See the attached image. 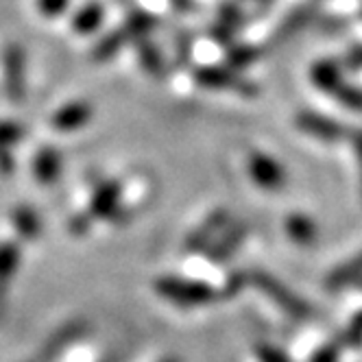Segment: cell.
Listing matches in <instances>:
<instances>
[{"instance_id":"1","label":"cell","mask_w":362,"mask_h":362,"mask_svg":"<svg viewBox=\"0 0 362 362\" xmlns=\"http://www.w3.org/2000/svg\"><path fill=\"white\" fill-rule=\"evenodd\" d=\"M155 27H158V18L153 13L142 11V9L132 11L122 20V24H118L114 31L105 33L96 42V46L92 48V55H90L92 62H96V64L110 62L127 44H136L138 40L146 37Z\"/></svg>"},{"instance_id":"2","label":"cell","mask_w":362,"mask_h":362,"mask_svg":"<svg viewBox=\"0 0 362 362\" xmlns=\"http://www.w3.org/2000/svg\"><path fill=\"white\" fill-rule=\"evenodd\" d=\"M249 284L260 291L267 299H271L284 315H288L295 321H310L315 317V308L310 305L303 297H299L295 291H291L281 279H277L273 273L264 269L249 271Z\"/></svg>"},{"instance_id":"3","label":"cell","mask_w":362,"mask_h":362,"mask_svg":"<svg viewBox=\"0 0 362 362\" xmlns=\"http://www.w3.org/2000/svg\"><path fill=\"white\" fill-rule=\"evenodd\" d=\"M155 293L177 308H201L212 303L218 297V293L208 281L177 277V275H164L160 279H155Z\"/></svg>"},{"instance_id":"4","label":"cell","mask_w":362,"mask_h":362,"mask_svg":"<svg viewBox=\"0 0 362 362\" xmlns=\"http://www.w3.org/2000/svg\"><path fill=\"white\" fill-rule=\"evenodd\" d=\"M194 83L203 90L236 92L245 98H255L260 94V88L251 79L229 66H199L194 70Z\"/></svg>"},{"instance_id":"5","label":"cell","mask_w":362,"mask_h":362,"mask_svg":"<svg viewBox=\"0 0 362 362\" xmlns=\"http://www.w3.org/2000/svg\"><path fill=\"white\" fill-rule=\"evenodd\" d=\"M3 88L13 105L27 98V53L20 44H7L3 50Z\"/></svg>"},{"instance_id":"6","label":"cell","mask_w":362,"mask_h":362,"mask_svg":"<svg viewBox=\"0 0 362 362\" xmlns=\"http://www.w3.org/2000/svg\"><path fill=\"white\" fill-rule=\"evenodd\" d=\"M247 173L253 179V184L257 188H262L267 192H279L286 188L288 175L284 170V166L271 158V155L262 151H251L247 158Z\"/></svg>"},{"instance_id":"7","label":"cell","mask_w":362,"mask_h":362,"mask_svg":"<svg viewBox=\"0 0 362 362\" xmlns=\"http://www.w3.org/2000/svg\"><path fill=\"white\" fill-rule=\"evenodd\" d=\"M234 221L231 218V212L227 208H216L212 210L208 216H205L190 234L186 236L184 240V251L190 253V255H197V253H203V251H208L216 238L225 231V227Z\"/></svg>"},{"instance_id":"8","label":"cell","mask_w":362,"mask_h":362,"mask_svg":"<svg viewBox=\"0 0 362 362\" xmlns=\"http://www.w3.org/2000/svg\"><path fill=\"white\" fill-rule=\"evenodd\" d=\"M295 127L299 132L308 138H315L319 142L325 144H334V142H341L349 136L347 127L339 120H334L325 114L313 112V110H303L297 112L295 116Z\"/></svg>"},{"instance_id":"9","label":"cell","mask_w":362,"mask_h":362,"mask_svg":"<svg viewBox=\"0 0 362 362\" xmlns=\"http://www.w3.org/2000/svg\"><path fill=\"white\" fill-rule=\"evenodd\" d=\"M86 334H88V321H83V319L66 321L44 341V345L37 354V362H59V358L70 347L79 343Z\"/></svg>"},{"instance_id":"10","label":"cell","mask_w":362,"mask_h":362,"mask_svg":"<svg viewBox=\"0 0 362 362\" xmlns=\"http://www.w3.org/2000/svg\"><path fill=\"white\" fill-rule=\"evenodd\" d=\"M122 181L120 179H107L103 181V184L96 186V190L92 192V199H90V205L86 210V216L90 218V223H98V221H105V218H112L122 205Z\"/></svg>"},{"instance_id":"11","label":"cell","mask_w":362,"mask_h":362,"mask_svg":"<svg viewBox=\"0 0 362 362\" xmlns=\"http://www.w3.org/2000/svg\"><path fill=\"white\" fill-rule=\"evenodd\" d=\"M249 238V225L245 221H231L223 234L216 238V243L205 251L208 253V260L212 264H225L234 257L240 247L245 245V240Z\"/></svg>"},{"instance_id":"12","label":"cell","mask_w":362,"mask_h":362,"mask_svg":"<svg viewBox=\"0 0 362 362\" xmlns=\"http://www.w3.org/2000/svg\"><path fill=\"white\" fill-rule=\"evenodd\" d=\"M245 24V11L240 5L236 3H223L221 9H218V16H216V22L212 24V40L223 44V46H229L234 42L236 33L243 29Z\"/></svg>"},{"instance_id":"13","label":"cell","mask_w":362,"mask_h":362,"mask_svg":"<svg viewBox=\"0 0 362 362\" xmlns=\"http://www.w3.org/2000/svg\"><path fill=\"white\" fill-rule=\"evenodd\" d=\"M92 118H94V107L88 100H70L53 114L50 124L57 132L68 134V132H76V129H83Z\"/></svg>"},{"instance_id":"14","label":"cell","mask_w":362,"mask_h":362,"mask_svg":"<svg viewBox=\"0 0 362 362\" xmlns=\"http://www.w3.org/2000/svg\"><path fill=\"white\" fill-rule=\"evenodd\" d=\"M20 267V247L16 243H0V319L7 313L9 291Z\"/></svg>"},{"instance_id":"15","label":"cell","mask_w":362,"mask_h":362,"mask_svg":"<svg viewBox=\"0 0 362 362\" xmlns=\"http://www.w3.org/2000/svg\"><path fill=\"white\" fill-rule=\"evenodd\" d=\"M317 18V5L308 3V5H299L295 7L286 18L279 22V27L275 29L273 37H271V46H281L284 42L293 40L295 35H299L303 29L310 27V22Z\"/></svg>"},{"instance_id":"16","label":"cell","mask_w":362,"mask_h":362,"mask_svg":"<svg viewBox=\"0 0 362 362\" xmlns=\"http://www.w3.org/2000/svg\"><path fill=\"white\" fill-rule=\"evenodd\" d=\"M64 173V158L55 146H42L33 158V177L42 186H53Z\"/></svg>"},{"instance_id":"17","label":"cell","mask_w":362,"mask_h":362,"mask_svg":"<svg viewBox=\"0 0 362 362\" xmlns=\"http://www.w3.org/2000/svg\"><path fill=\"white\" fill-rule=\"evenodd\" d=\"M284 231L295 243L297 247L310 249L319 243V225L313 216H308L303 212H293L284 221Z\"/></svg>"},{"instance_id":"18","label":"cell","mask_w":362,"mask_h":362,"mask_svg":"<svg viewBox=\"0 0 362 362\" xmlns=\"http://www.w3.org/2000/svg\"><path fill=\"white\" fill-rule=\"evenodd\" d=\"M310 79H313L315 88L334 96L345 83L343 76V64L334 62V59H321L313 68H310Z\"/></svg>"},{"instance_id":"19","label":"cell","mask_w":362,"mask_h":362,"mask_svg":"<svg viewBox=\"0 0 362 362\" xmlns=\"http://www.w3.org/2000/svg\"><path fill=\"white\" fill-rule=\"evenodd\" d=\"M362 281V251L354 255L351 260L343 262L341 267H336L327 277H325V288L329 293H341L354 284Z\"/></svg>"},{"instance_id":"20","label":"cell","mask_w":362,"mask_h":362,"mask_svg":"<svg viewBox=\"0 0 362 362\" xmlns=\"http://www.w3.org/2000/svg\"><path fill=\"white\" fill-rule=\"evenodd\" d=\"M103 20H105V7L98 0H90V3L81 5L72 16V31L76 35H94Z\"/></svg>"},{"instance_id":"21","label":"cell","mask_w":362,"mask_h":362,"mask_svg":"<svg viewBox=\"0 0 362 362\" xmlns=\"http://www.w3.org/2000/svg\"><path fill=\"white\" fill-rule=\"evenodd\" d=\"M136 55H138V62L142 66V70L153 76V79H164L166 76V62H164V53L155 46L151 40L142 37L136 42Z\"/></svg>"},{"instance_id":"22","label":"cell","mask_w":362,"mask_h":362,"mask_svg":"<svg viewBox=\"0 0 362 362\" xmlns=\"http://www.w3.org/2000/svg\"><path fill=\"white\" fill-rule=\"evenodd\" d=\"M11 223H13L16 234L22 240L33 243L42 234V221H40L37 212L31 208V205H18V208L11 212Z\"/></svg>"},{"instance_id":"23","label":"cell","mask_w":362,"mask_h":362,"mask_svg":"<svg viewBox=\"0 0 362 362\" xmlns=\"http://www.w3.org/2000/svg\"><path fill=\"white\" fill-rule=\"evenodd\" d=\"M257 59H260V48L253 46V44H236L231 42L227 46V53H225V66L234 68L238 72L251 68Z\"/></svg>"},{"instance_id":"24","label":"cell","mask_w":362,"mask_h":362,"mask_svg":"<svg viewBox=\"0 0 362 362\" xmlns=\"http://www.w3.org/2000/svg\"><path fill=\"white\" fill-rule=\"evenodd\" d=\"M334 98L341 103L343 107L354 110V112H362V90L351 86V83H343V88L334 94Z\"/></svg>"},{"instance_id":"25","label":"cell","mask_w":362,"mask_h":362,"mask_svg":"<svg viewBox=\"0 0 362 362\" xmlns=\"http://www.w3.org/2000/svg\"><path fill=\"white\" fill-rule=\"evenodd\" d=\"M24 138L22 124L13 120H0V148H11Z\"/></svg>"},{"instance_id":"26","label":"cell","mask_w":362,"mask_h":362,"mask_svg":"<svg viewBox=\"0 0 362 362\" xmlns=\"http://www.w3.org/2000/svg\"><path fill=\"white\" fill-rule=\"evenodd\" d=\"M70 7V0H35V9L42 18L55 20L62 18Z\"/></svg>"},{"instance_id":"27","label":"cell","mask_w":362,"mask_h":362,"mask_svg":"<svg viewBox=\"0 0 362 362\" xmlns=\"http://www.w3.org/2000/svg\"><path fill=\"white\" fill-rule=\"evenodd\" d=\"M245 284H249V273H243V271L229 273L225 284H223L221 293H218V297H234V295H238L245 288Z\"/></svg>"},{"instance_id":"28","label":"cell","mask_w":362,"mask_h":362,"mask_svg":"<svg viewBox=\"0 0 362 362\" xmlns=\"http://www.w3.org/2000/svg\"><path fill=\"white\" fill-rule=\"evenodd\" d=\"M341 351H343V343L329 341L313 354L310 362H341Z\"/></svg>"},{"instance_id":"29","label":"cell","mask_w":362,"mask_h":362,"mask_svg":"<svg viewBox=\"0 0 362 362\" xmlns=\"http://www.w3.org/2000/svg\"><path fill=\"white\" fill-rule=\"evenodd\" d=\"M343 345L347 347H362V310L349 321L345 334H343Z\"/></svg>"},{"instance_id":"30","label":"cell","mask_w":362,"mask_h":362,"mask_svg":"<svg viewBox=\"0 0 362 362\" xmlns=\"http://www.w3.org/2000/svg\"><path fill=\"white\" fill-rule=\"evenodd\" d=\"M255 356L260 362H293L279 347L269 345V343H257L255 345Z\"/></svg>"},{"instance_id":"31","label":"cell","mask_w":362,"mask_h":362,"mask_svg":"<svg viewBox=\"0 0 362 362\" xmlns=\"http://www.w3.org/2000/svg\"><path fill=\"white\" fill-rule=\"evenodd\" d=\"M192 57V40L188 33H181L177 37V66H186Z\"/></svg>"},{"instance_id":"32","label":"cell","mask_w":362,"mask_h":362,"mask_svg":"<svg viewBox=\"0 0 362 362\" xmlns=\"http://www.w3.org/2000/svg\"><path fill=\"white\" fill-rule=\"evenodd\" d=\"M349 138H351V146L356 155V164H358V181H360V197H362V129L349 134Z\"/></svg>"},{"instance_id":"33","label":"cell","mask_w":362,"mask_h":362,"mask_svg":"<svg viewBox=\"0 0 362 362\" xmlns=\"http://www.w3.org/2000/svg\"><path fill=\"white\" fill-rule=\"evenodd\" d=\"M343 68H347V70H362V44H358V46L347 50V55L343 59Z\"/></svg>"},{"instance_id":"34","label":"cell","mask_w":362,"mask_h":362,"mask_svg":"<svg viewBox=\"0 0 362 362\" xmlns=\"http://www.w3.org/2000/svg\"><path fill=\"white\" fill-rule=\"evenodd\" d=\"M16 173V160L11 148H0V175L11 177Z\"/></svg>"},{"instance_id":"35","label":"cell","mask_w":362,"mask_h":362,"mask_svg":"<svg viewBox=\"0 0 362 362\" xmlns=\"http://www.w3.org/2000/svg\"><path fill=\"white\" fill-rule=\"evenodd\" d=\"M168 3H170L177 11H192V9H194V3H192V0H168Z\"/></svg>"},{"instance_id":"36","label":"cell","mask_w":362,"mask_h":362,"mask_svg":"<svg viewBox=\"0 0 362 362\" xmlns=\"http://www.w3.org/2000/svg\"><path fill=\"white\" fill-rule=\"evenodd\" d=\"M124 358H127L124 351H114V354H110V356L103 358L100 362H124Z\"/></svg>"},{"instance_id":"37","label":"cell","mask_w":362,"mask_h":362,"mask_svg":"<svg viewBox=\"0 0 362 362\" xmlns=\"http://www.w3.org/2000/svg\"><path fill=\"white\" fill-rule=\"evenodd\" d=\"M160 362H181L179 358H175V356H166V358H162Z\"/></svg>"},{"instance_id":"38","label":"cell","mask_w":362,"mask_h":362,"mask_svg":"<svg viewBox=\"0 0 362 362\" xmlns=\"http://www.w3.org/2000/svg\"><path fill=\"white\" fill-rule=\"evenodd\" d=\"M260 3H262V0H260Z\"/></svg>"}]
</instances>
